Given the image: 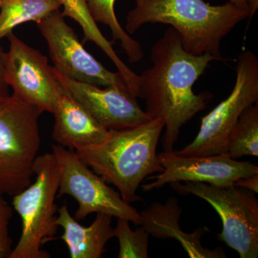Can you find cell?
Returning a JSON list of instances; mask_svg holds the SVG:
<instances>
[{
	"mask_svg": "<svg viewBox=\"0 0 258 258\" xmlns=\"http://www.w3.org/2000/svg\"><path fill=\"white\" fill-rule=\"evenodd\" d=\"M151 59L152 67L139 76L137 98L145 100V112L150 119L164 120L163 149L172 152L183 125L205 109L213 97L207 91L196 94L193 87L215 60L208 54L186 52L171 27L153 45Z\"/></svg>",
	"mask_w": 258,
	"mask_h": 258,
	"instance_id": "cell-1",
	"label": "cell"
},
{
	"mask_svg": "<svg viewBox=\"0 0 258 258\" xmlns=\"http://www.w3.org/2000/svg\"><path fill=\"white\" fill-rule=\"evenodd\" d=\"M248 15V10L230 2L212 5L204 0H147L129 12L125 30L134 34L145 24L169 25L179 34L186 52L225 60L222 39Z\"/></svg>",
	"mask_w": 258,
	"mask_h": 258,
	"instance_id": "cell-2",
	"label": "cell"
},
{
	"mask_svg": "<svg viewBox=\"0 0 258 258\" xmlns=\"http://www.w3.org/2000/svg\"><path fill=\"white\" fill-rule=\"evenodd\" d=\"M164 126L162 118H154L133 128L111 131L101 144L75 152L106 183L115 186L124 201H140L137 190L141 183L164 170L157 149Z\"/></svg>",
	"mask_w": 258,
	"mask_h": 258,
	"instance_id": "cell-3",
	"label": "cell"
},
{
	"mask_svg": "<svg viewBox=\"0 0 258 258\" xmlns=\"http://www.w3.org/2000/svg\"><path fill=\"white\" fill-rule=\"evenodd\" d=\"M33 171L35 181L13 196L12 205L21 218L22 232L9 258L50 257L42 246L53 240L58 228L55 199L59 173L52 152L37 156Z\"/></svg>",
	"mask_w": 258,
	"mask_h": 258,
	"instance_id": "cell-4",
	"label": "cell"
},
{
	"mask_svg": "<svg viewBox=\"0 0 258 258\" xmlns=\"http://www.w3.org/2000/svg\"><path fill=\"white\" fill-rule=\"evenodd\" d=\"M42 112L8 95L0 100V194L14 196L32 182Z\"/></svg>",
	"mask_w": 258,
	"mask_h": 258,
	"instance_id": "cell-5",
	"label": "cell"
},
{
	"mask_svg": "<svg viewBox=\"0 0 258 258\" xmlns=\"http://www.w3.org/2000/svg\"><path fill=\"white\" fill-rule=\"evenodd\" d=\"M258 102V59L252 51L238 56L235 86L229 96L202 118L200 132L187 146L175 152L183 157L225 154L231 131L242 112Z\"/></svg>",
	"mask_w": 258,
	"mask_h": 258,
	"instance_id": "cell-6",
	"label": "cell"
},
{
	"mask_svg": "<svg viewBox=\"0 0 258 258\" xmlns=\"http://www.w3.org/2000/svg\"><path fill=\"white\" fill-rule=\"evenodd\" d=\"M59 173L57 198L72 197L79 204L74 218L78 221L92 213H103L116 218L125 219L135 225L142 224L141 214L130 203L122 199L120 193L108 186L80 159L74 149L53 144Z\"/></svg>",
	"mask_w": 258,
	"mask_h": 258,
	"instance_id": "cell-7",
	"label": "cell"
},
{
	"mask_svg": "<svg viewBox=\"0 0 258 258\" xmlns=\"http://www.w3.org/2000/svg\"><path fill=\"white\" fill-rule=\"evenodd\" d=\"M179 193L208 202L220 215L222 231L217 238L235 249L241 258L258 256V201L250 190L232 186L219 187L203 182L173 183Z\"/></svg>",
	"mask_w": 258,
	"mask_h": 258,
	"instance_id": "cell-8",
	"label": "cell"
},
{
	"mask_svg": "<svg viewBox=\"0 0 258 258\" xmlns=\"http://www.w3.org/2000/svg\"><path fill=\"white\" fill-rule=\"evenodd\" d=\"M5 52V78L13 95L42 113L55 111L64 90L47 57L11 32Z\"/></svg>",
	"mask_w": 258,
	"mask_h": 258,
	"instance_id": "cell-9",
	"label": "cell"
},
{
	"mask_svg": "<svg viewBox=\"0 0 258 258\" xmlns=\"http://www.w3.org/2000/svg\"><path fill=\"white\" fill-rule=\"evenodd\" d=\"M64 18L57 10L37 23L48 45L54 69L69 79L98 87H127L119 72L106 69L83 47Z\"/></svg>",
	"mask_w": 258,
	"mask_h": 258,
	"instance_id": "cell-10",
	"label": "cell"
},
{
	"mask_svg": "<svg viewBox=\"0 0 258 258\" xmlns=\"http://www.w3.org/2000/svg\"><path fill=\"white\" fill-rule=\"evenodd\" d=\"M158 159L164 170L147 180L144 191L159 189L164 185L181 181L203 182L219 187H230L242 178L258 174L257 166L249 161H239L225 154L205 157H183L175 152H163Z\"/></svg>",
	"mask_w": 258,
	"mask_h": 258,
	"instance_id": "cell-11",
	"label": "cell"
},
{
	"mask_svg": "<svg viewBox=\"0 0 258 258\" xmlns=\"http://www.w3.org/2000/svg\"><path fill=\"white\" fill-rule=\"evenodd\" d=\"M64 91L108 131L133 128L151 120L127 87H98L66 77L55 69Z\"/></svg>",
	"mask_w": 258,
	"mask_h": 258,
	"instance_id": "cell-12",
	"label": "cell"
},
{
	"mask_svg": "<svg viewBox=\"0 0 258 258\" xmlns=\"http://www.w3.org/2000/svg\"><path fill=\"white\" fill-rule=\"evenodd\" d=\"M52 139L61 147L74 151L94 147L106 140L107 130L79 103L64 91L53 111Z\"/></svg>",
	"mask_w": 258,
	"mask_h": 258,
	"instance_id": "cell-13",
	"label": "cell"
},
{
	"mask_svg": "<svg viewBox=\"0 0 258 258\" xmlns=\"http://www.w3.org/2000/svg\"><path fill=\"white\" fill-rule=\"evenodd\" d=\"M181 207L175 198L168 199L164 204L154 203L141 212L142 224L149 235L157 239H176L190 257H226L222 248L210 249L202 245L201 238L208 229L200 227L193 233H186L179 225Z\"/></svg>",
	"mask_w": 258,
	"mask_h": 258,
	"instance_id": "cell-14",
	"label": "cell"
},
{
	"mask_svg": "<svg viewBox=\"0 0 258 258\" xmlns=\"http://www.w3.org/2000/svg\"><path fill=\"white\" fill-rule=\"evenodd\" d=\"M56 224L63 229L60 239L69 248L72 258H101L106 251L107 242L114 237L112 217L97 213L91 225H81L70 214L67 205L57 210Z\"/></svg>",
	"mask_w": 258,
	"mask_h": 258,
	"instance_id": "cell-15",
	"label": "cell"
},
{
	"mask_svg": "<svg viewBox=\"0 0 258 258\" xmlns=\"http://www.w3.org/2000/svg\"><path fill=\"white\" fill-rule=\"evenodd\" d=\"M61 7L60 0H6L0 8V40L19 25L37 23Z\"/></svg>",
	"mask_w": 258,
	"mask_h": 258,
	"instance_id": "cell-16",
	"label": "cell"
},
{
	"mask_svg": "<svg viewBox=\"0 0 258 258\" xmlns=\"http://www.w3.org/2000/svg\"><path fill=\"white\" fill-rule=\"evenodd\" d=\"M225 154L233 159L244 156L258 157V102L240 115L227 139Z\"/></svg>",
	"mask_w": 258,
	"mask_h": 258,
	"instance_id": "cell-17",
	"label": "cell"
},
{
	"mask_svg": "<svg viewBox=\"0 0 258 258\" xmlns=\"http://www.w3.org/2000/svg\"><path fill=\"white\" fill-rule=\"evenodd\" d=\"M116 0H85L88 11L96 23L107 25L110 29L113 40L120 42L122 48L131 62H139L143 59L142 45L134 40L122 28L116 18L114 5Z\"/></svg>",
	"mask_w": 258,
	"mask_h": 258,
	"instance_id": "cell-18",
	"label": "cell"
},
{
	"mask_svg": "<svg viewBox=\"0 0 258 258\" xmlns=\"http://www.w3.org/2000/svg\"><path fill=\"white\" fill-rule=\"evenodd\" d=\"M116 226L113 228V235L119 242L118 258H147L149 246V232L143 225H139L137 230H132L129 221L117 218Z\"/></svg>",
	"mask_w": 258,
	"mask_h": 258,
	"instance_id": "cell-19",
	"label": "cell"
},
{
	"mask_svg": "<svg viewBox=\"0 0 258 258\" xmlns=\"http://www.w3.org/2000/svg\"><path fill=\"white\" fill-rule=\"evenodd\" d=\"M13 216V208L0 194V258H9L13 249L9 230Z\"/></svg>",
	"mask_w": 258,
	"mask_h": 258,
	"instance_id": "cell-20",
	"label": "cell"
},
{
	"mask_svg": "<svg viewBox=\"0 0 258 258\" xmlns=\"http://www.w3.org/2000/svg\"><path fill=\"white\" fill-rule=\"evenodd\" d=\"M63 7L64 15H74L81 13L86 8L85 0H60Z\"/></svg>",
	"mask_w": 258,
	"mask_h": 258,
	"instance_id": "cell-21",
	"label": "cell"
},
{
	"mask_svg": "<svg viewBox=\"0 0 258 258\" xmlns=\"http://www.w3.org/2000/svg\"><path fill=\"white\" fill-rule=\"evenodd\" d=\"M234 186L250 190L252 192L257 194L258 192V174L237 180L234 184Z\"/></svg>",
	"mask_w": 258,
	"mask_h": 258,
	"instance_id": "cell-22",
	"label": "cell"
},
{
	"mask_svg": "<svg viewBox=\"0 0 258 258\" xmlns=\"http://www.w3.org/2000/svg\"><path fill=\"white\" fill-rule=\"evenodd\" d=\"M8 87L5 78V52L0 49V100L9 95Z\"/></svg>",
	"mask_w": 258,
	"mask_h": 258,
	"instance_id": "cell-23",
	"label": "cell"
},
{
	"mask_svg": "<svg viewBox=\"0 0 258 258\" xmlns=\"http://www.w3.org/2000/svg\"><path fill=\"white\" fill-rule=\"evenodd\" d=\"M247 9H248L249 22L254 16L258 8V0H247Z\"/></svg>",
	"mask_w": 258,
	"mask_h": 258,
	"instance_id": "cell-24",
	"label": "cell"
},
{
	"mask_svg": "<svg viewBox=\"0 0 258 258\" xmlns=\"http://www.w3.org/2000/svg\"><path fill=\"white\" fill-rule=\"evenodd\" d=\"M229 2L239 8L247 9V0H229Z\"/></svg>",
	"mask_w": 258,
	"mask_h": 258,
	"instance_id": "cell-25",
	"label": "cell"
},
{
	"mask_svg": "<svg viewBox=\"0 0 258 258\" xmlns=\"http://www.w3.org/2000/svg\"><path fill=\"white\" fill-rule=\"evenodd\" d=\"M147 1V0H136V3H137V5H141L142 3H144V2Z\"/></svg>",
	"mask_w": 258,
	"mask_h": 258,
	"instance_id": "cell-26",
	"label": "cell"
},
{
	"mask_svg": "<svg viewBox=\"0 0 258 258\" xmlns=\"http://www.w3.org/2000/svg\"><path fill=\"white\" fill-rule=\"evenodd\" d=\"M5 1H6V0H0V8H1L2 5H3V3H4Z\"/></svg>",
	"mask_w": 258,
	"mask_h": 258,
	"instance_id": "cell-27",
	"label": "cell"
}]
</instances>
